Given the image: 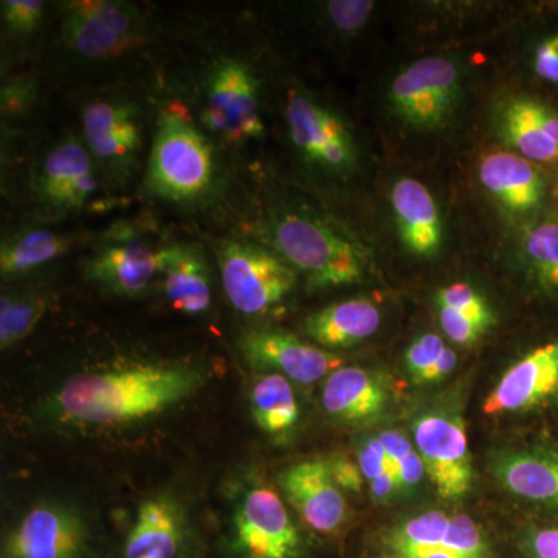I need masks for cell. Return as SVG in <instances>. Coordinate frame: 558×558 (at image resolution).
Instances as JSON below:
<instances>
[{"label":"cell","instance_id":"1","mask_svg":"<svg viewBox=\"0 0 558 558\" xmlns=\"http://www.w3.org/2000/svg\"><path fill=\"white\" fill-rule=\"evenodd\" d=\"M199 371L180 365L84 371L62 385L51 409L65 424L117 427L157 416L197 391Z\"/></svg>","mask_w":558,"mask_h":558},{"label":"cell","instance_id":"2","mask_svg":"<svg viewBox=\"0 0 558 558\" xmlns=\"http://www.w3.org/2000/svg\"><path fill=\"white\" fill-rule=\"evenodd\" d=\"M270 248L314 288H340L368 274L371 252L357 238L310 211H282L271 218Z\"/></svg>","mask_w":558,"mask_h":558},{"label":"cell","instance_id":"3","mask_svg":"<svg viewBox=\"0 0 558 558\" xmlns=\"http://www.w3.org/2000/svg\"><path fill=\"white\" fill-rule=\"evenodd\" d=\"M218 178L215 148L182 110L167 108L157 119L146 189L175 205L205 201Z\"/></svg>","mask_w":558,"mask_h":558},{"label":"cell","instance_id":"4","mask_svg":"<svg viewBox=\"0 0 558 558\" xmlns=\"http://www.w3.org/2000/svg\"><path fill=\"white\" fill-rule=\"evenodd\" d=\"M464 98V76L458 61L427 57L392 78L389 109L410 130L435 132L449 126Z\"/></svg>","mask_w":558,"mask_h":558},{"label":"cell","instance_id":"5","mask_svg":"<svg viewBox=\"0 0 558 558\" xmlns=\"http://www.w3.org/2000/svg\"><path fill=\"white\" fill-rule=\"evenodd\" d=\"M286 123L301 161L329 179L351 178L359 168V148L347 121L304 90H289Z\"/></svg>","mask_w":558,"mask_h":558},{"label":"cell","instance_id":"6","mask_svg":"<svg viewBox=\"0 0 558 558\" xmlns=\"http://www.w3.org/2000/svg\"><path fill=\"white\" fill-rule=\"evenodd\" d=\"M222 288L240 314H267L288 299L299 274L275 250L248 241H227L219 248Z\"/></svg>","mask_w":558,"mask_h":558},{"label":"cell","instance_id":"7","mask_svg":"<svg viewBox=\"0 0 558 558\" xmlns=\"http://www.w3.org/2000/svg\"><path fill=\"white\" fill-rule=\"evenodd\" d=\"M60 11L62 44L83 60L120 57L145 33V17L130 2L70 0L60 3Z\"/></svg>","mask_w":558,"mask_h":558},{"label":"cell","instance_id":"8","mask_svg":"<svg viewBox=\"0 0 558 558\" xmlns=\"http://www.w3.org/2000/svg\"><path fill=\"white\" fill-rule=\"evenodd\" d=\"M202 121L209 132L229 143L263 135L259 80L247 62L231 57L213 61L205 75Z\"/></svg>","mask_w":558,"mask_h":558},{"label":"cell","instance_id":"9","mask_svg":"<svg viewBox=\"0 0 558 558\" xmlns=\"http://www.w3.org/2000/svg\"><path fill=\"white\" fill-rule=\"evenodd\" d=\"M380 554L399 558H497L478 524L462 513L428 510L381 534Z\"/></svg>","mask_w":558,"mask_h":558},{"label":"cell","instance_id":"10","mask_svg":"<svg viewBox=\"0 0 558 558\" xmlns=\"http://www.w3.org/2000/svg\"><path fill=\"white\" fill-rule=\"evenodd\" d=\"M231 558H303L304 543L277 492L256 484L234 508Z\"/></svg>","mask_w":558,"mask_h":558},{"label":"cell","instance_id":"11","mask_svg":"<svg viewBox=\"0 0 558 558\" xmlns=\"http://www.w3.org/2000/svg\"><path fill=\"white\" fill-rule=\"evenodd\" d=\"M83 143L98 168L117 183L137 171L143 148V119L137 102L98 98L83 110Z\"/></svg>","mask_w":558,"mask_h":558},{"label":"cell","instance_id":"12","mask_svg":"<svg viewBox=\"0 0 558 558\" xmlns=\"http://www.w3.org/2000/svg\"><path fill=\"white\" fill-rule=\"evenodd\" d=\"M478 178L499 207L524 223L553 218L557 175L513 150H492L481 159Z\"/></svg>","mask_w":558,"mask_h":558},{"label":"cell","instance_id":"13","mask_svg":"<svg viewBox=\"0 0 558 558\" xmlns=\"http://www.w3.org/2000/svg\"><path fill=\"white\" fill-rule=\"evenodd\" d=\"M414 447L440 497L459 499L472 490L473 465L464 418L450 410L422 414L413 425Z\"/></svg>","mask_w":558,"mask_h":558},{"label":"cell","instance_id":"14","mask_svg":"<svg viewBox=\"0 0 558 558\" xmlns=\"http://www.w3.org/2000/svg\"><path fill=\"white\" fill-rule=\"evenodd\" d=\"M159 250L131 223L110 227L86 263L92 281L113 295H145L159 278Z\"/></svg>","mask_w":558,"mask_h":558},{"label":"cell","instance_id":"15","mask_svg":"<svg viewBox=\"0 0 558 558\" xmlns=\"http://www.w3.org/2000/svg\"><path fill=\"white\" fill-rule=\"evenodd\" d=\"M92 537L75 508L43 501L28 509L7 535L3 558H90Z\"/></svg>","mask_w":558,"mask_h":558},{"label":"cell","instance_id":"16","mask_svg":"<svg viewBox=\"0 0 558 558\" xmlns=\"http://www.w3.org/2000/svg\"><path fill=\"white\" fill-rule=\"evenodd\" d=\"M558 400V333L527 351L488 392L487 416L520 414Z\"/></svg>","mask_w":558,"mask_h":558},{"label":"cell","instance_id":"17","mask_svg":"<svg viewBox=\"0 0 558 558\" xmlns=\"http://www.w3.org/2000/svg\"><path fill=\"white\" fill-rule=\"evenodd\" d=\"M97 163L81 140H62L40 161L33 191L44 208L53 213H78L98 191Z\"/></svg>","mask_w":558,"mask_h":558},{"label":"cell","instance_id":"18","mask_svg":"<svg viewBox=\"0 0 558 558\" xmlns=\"http://www.w3.org/2000/svg\"><path fill=\"white\" fill-rule=\"evenodd\" d=\"M497 130L508 149L558 178L557 98L513 95L499 109Z\"/></svg>","mask_w":558,"mask_h":558},{"label":"cell","instance_id":"19","mask_svg":"<svg viewBox=\"0 0 558 558\" xmlns=\"http://www.w3.org/2000/svg\"><path fill=\"white\" fill-rule=\"evenodd\" d=\"M241 348L253 368L304 385L325 379L343 365V359L328 349L312 347L279 329L252 330L242 339Z\"/></svg>","mask_w":558,"mask_h":558},{"label":"cell","instance_id":"20","mask_svg":"<svg viewBox=\"0 0 558 558\" xmlns=\"http://www.w3.org/2000/svg\"><path fill=\"white\" fill-rule=\"evenodd\" d=\"M286 498L304 523L319 534H333L347 521L348 506L328 461L310 459L290 465L278 480Z\"/></svg>","mask_w":558,"mask_h":558},{"label":"cell","instance_id":"21","mask_svg":"<svg viewBox=\"0 0 558 558\" xmlns=\"http://www.w3.org/2000/svg\"><path fill=\"white\" fill-rule=\"evenodd\" d=\"M190 531L179 502L168 495L140 505L120 558H185Z\"/></svg>","mask_w":558,"mask_h":558},{"label":"cell","instance_id":"22","mask_svg":"<svg viewBox=\"0 0 558 558\" xmlns=\"http://www.w3.org/2000/svg\"><path fill=\"white\" fill-rule=\"evenodd\" d=\"M391 207L400 242L417 258H435L444 244L438 204L424 183L400 178L391 190Z\"/></svg>","mask_w":558,"mask_h":558},{"label":"cell","instance_id":"23","mask_svg":"<svg viewBox=\"0 0 558 558\" xmlns=\"http://www.w3.org/2000/svg\"><path fill=\"white\" fill-rule=\"evenodd\" d=\"M492 472L513 497L558 510V450L548 447L495 454Z\"/></svg>","mask_w":558,"mask_h":558},{"label":"cell","instance_id":"24","mask_svg":"<svg viewBox=\"0 0 558 558\" xmlns=\"http://www.w3.org/2000/svg\"><path fill=\"white\" fill-rule=\"evenodd\" d=\"M159 279L165 296L182 314H204L211 306V271L205 256L194 245L160 247Z\"/></svg>","mask_w":558,"mask_h":558},{"label":"cell","instance_id":"25","mask_svg":"<svg viewBox=\"0 0 558 558\" xmlns=\"http://www.w3.org/2000/svg\"><path fill=\"white\" fill-rule=\"evenodd\" d=\"M387 402V380L379 371L341 366L326 377L323 387V409L343 424L369 422L379 416Z\"/></svg>","mask_w":558,"mask_h":558},{"label":"cell","instance_id":"26","mask_svg":"<svg viewBox=\"0 0 558 558\" xmlns=\"http://www.w3.org/2000/svg\"><path fill=\"white\" fill-rule=\"evenodd\" d=\"M381 312L368 299H351L330 304L310 315L303 329L323 349L351 348L371 339L379 330Z\"/></svg>","mask_w":558,"mask_h":558},{"label":"cell","instance_id":"27","mask_svg":"<svg viewBox=\"0 0 558 558\" xmlns=\"http://www.w3.org/2000/svg\"><path fill=\"white\" fill-rule=\"evenodd\" d=\"M520 258L538 295L558 304V219H542L524 229Z\"/></svg>","mask_w":558,"mask_h":558},{"label":"cell","instance_id":"28","mask_svg":"<svg viewBox=\"0 0 558 558\" xmlns=\"http://www.w3.org/2000/svg\"><path fill=\"white\" fill-rule=\"evenodd\" d=\"M72 245L65 234L47 229L17 231L2 242L0 274L2 278H17L61 258Z\"/></svg>","mask_w":558,"mask_h":558},{"label":"cell","instance_id":"29","mask_svg":"<svg viewBox=\"0 0 558 558\" xmlns=\"http://www.w3.org/2000/svg\"><path fill=\"white\" fill-rule=\"evenodd\" d=\"M250 409L256 425L270 436H284L296 427L300 407L289 379L277 373L263 374L250 391Z\"/></svg>","mask_w":558,"mask_h":558},{"label":"cell","instance_id":"30","mask_svg":"<svg viewBox=\"0 0 558 558\" xmlns=\"http://www.w3.org/2000/svg\"><path fill=\"white\" fill-rule=\"evenodd\" d=\"M49 307L43 292H3L0 299V348L2 351L27 339Z\"/></svg>","mask_w":558,"mask_h":558},{"label":"cell","instance_id":"31","mask_svg":"<svg viewBox=\"0 0 558 558\" xmlns=\"http://www.w3.org/2000/svg\"><path fill=\"white\" fill-rule=\"evenodd\" d=\"M436 306L459 312L472 318L473 322L486 326L487 329H490L495 323V314L486 296L469 282H451L446 288L439 289L436 293Z\"/></svg>","mask_w":558,"mask_h":558},{"label":"cell","instance_id":"32","mask_svg":"<svg viewBox=\"0 0 558 558\" xmlns=\"http://www.w3.org/2000/svg\"><path fill=\"white\" fill-rule=\"evenodd\" d=\"M529 70L538 86L558 92V24L539 33L529 54Z\"/></svg>","mask_w":558,"mask_h":558},{"label":"cell","instance_id":"33","mask_svg":"<svg viewBox=\"0 0 558 558\" xmlns=\"http://www.w3.org/2000/svg\"><path fill=\"white\" fill-rule=\"evenodd\" d=\"M44 11L40 0H3L2 21L13 38L28 39L43 24Z\"/></svg>","mask_w":558,"mask_h":558},{"label":"cell","instance_id":"34","mask_svg":"<svg viewBox=\"0 0 558 558\" xmlns=\"http://www.w3.org/2000/svg\"><path fill=\"white\" fill-rule=\"evenodd\" d=\"M447 343L436 333H425L410 344L405 352V366L410 379L421 385L428 371L447 351Z\"/></svg>","mask_w":558,"mask_h":558},{"label":"cell","instance_id":"35","mask_svg":"<svg viewBox=\"0 0 558 558\" xmlns=\"http://www.w3.org/2000/svg\"><path fill=\"white\" fill-rule=\"evenodd\" d=\"M38 100V83L32 76H17L2 87L0 106L3 120H20L32 112Z\"/></svg>","mask_w":558,"mask_h":558},{"label":"cell","instance_id":"36","mask_svg":"<svg viewBox=\"0 0 558 558\" xmlns=\"http://www.w3.org/2000/svg\"><path fill=\"white\" fill-rule=\"evenodd\" d=\"M373 10L374 2H360V0H333L325 7L330 25L347 35L362 31L369 21Z\"/></svg>","mask_w":558,"mask_h":558},{"label":"cell","instance_id":"37","mask_svg":"<svg viewBox=\"0 0 558 558\" xmlns=\"http://www.w3.org/2000/svg\"><path fill=\"white\" fill-rule=\"evenodd\" d=\"M440 328L446 333L447 339L453 343L461 344V347H469V344L476 343L483 339L484 333L487 332L486 326L473 322L472 318L459 314L447 307H438Z\"/></svg>","mask_w":558,"mask_h":558},{"label":"cell","instance_id":"38","mask_svg":"<svg viewBox=\"0 0 558 558\" xmlns=\"http://www.w3.org/2000/svg\"><path fill=\"white\" fill-rule=\"evenodd\" d=\"M520 546L526 558H558V526L527 529Z\"/></svg>","mask_w":558,"mask_h":558},{"label":"cell","instance_id":"39","mask_svg":"<svg viewBox=\"0 0 558 558\" xmlns=\"http://www.w3.org/2000/svg\"><path fill=\"white\" fill-rule=\"evenodd\" d=\"M359 468L363 478L368 480L369 483L385 475V473H395L391 464H389L387 451H385L379 436L371 438L363 444L362 449L359 451Z\"/></svg>","mask_w":558,"mask_h":558},{"label":"cell","instance_id":"40","mask_svg":"<svg viewBox=\"0 0 558 558\" xmlns=\"http://www.w3.org/2000/svg\"><path fill=\"white\" fill-rule=\"evenodd\" d=\"M391 468L398 476L400 492L411 490L421 484L422 478L427 475L424 461L414 447L400 457Z\"/></svg>","mask_w":558,"mask_h":558},{"label":"cell","instance_id":"41","mask_svg":"<svg viewBox=\"0 0 558 558\" xmlns=\"http://www.w3.org/2000/svg\"><path fill=\"white\" fill-rule=\"evenodd\" d=\"M328 464L337 486L349 492L362 490L363 480L365 478H363L359 465H355L354 462L349 461L344 457L328 459Z\"/></svg>","mask_w":558,"mask_h":558},{"label":"cell","instance_id":"42","mask_svg":"<svg viewBox=\"0 0 558 558\" xmlns=\"http://www.w3.org/2000/svg\"><path fill=\"white\" fill-rule=\"evenodd\" d=\"M458 365L457 352L451 348H447L444 352L442 357L438 360L435 366L428 371L427 376L424 377L421 385L438 384V381L446 379L453 373Z\"/></svg>","mask_w":558,"mask_h":558},{"label":"cell","instance_id":"43","mask_svg":"<svg viewBox=\"0 0 558 558\" xmlns=\"http://www.w3.org/2000/svg\"><path fill=\"white\" fill-rule=\"evenodd\" d=\"M369 486L371 497H373L377 505L387 502L396 492H400L399 480L395 473H385L379 478L371 481Z\"/></svg>","mask_w":558,"mask_h":558},{"label":"cell","instance_id":"44","mask_svg":"<svg viewBox=\"0 0 558 558\" xmlns=\"http://www.w3.org/2000/svg\"><path fill=\"white\" fill-rule=\"evenodd\" d=\"M554 208H556V213H554L553 218L558 219V179H557V190H556V205H554Z\"/></svg>","mask_w":558,"mask_h":558},{"label":"cell","instance_id":"45","mask_svg":"<svg viewBox=\"0 0 558 558\" xmlns=\"http://www.w3.org/2000/svg\"><path fill=\"white\" fill-rule=\"evenodd\" d=\"M368 558H399V557L384 556V554H377V556H373V557H368Z\"/></svg>","mask_w":558,"mask_h":558},{"label":"cell","instance_id":"46","mask_svg":"<svg viewBox=\"0 0 558 558\" xmlns=\"http://www.w3.org/2000/svg\"><path fill=\"white\" fill-rule=\"evenodd\" d=\"M3 558V557H2Z\"/></svg>","mask_w":558,"mask_h":558}]
</instances>
